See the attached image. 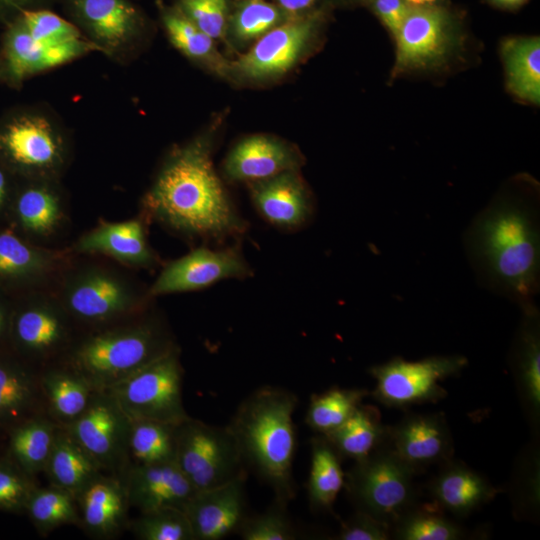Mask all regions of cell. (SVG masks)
<instances>
[{"mask_svg":"<svg viewBox=\"0 0 540 540\" xmlns=\"http://www.w3.org/2000/svg\"><path fill=\"white\" fill-rule=\"evenodd\" d=\"M536 187L515 181L472 220L463 245L479 284L517 304L536 307L540 288V210Z\"/></svg>","mask_w":540,"mask_h":540,"instance_id":"obj_1","label":"cell"},{"mask_svg":"<svg viewBox=\"0 0 540 540\" xmlns=\"http://www.w3.org/2000/svg\"><path fill=\"white\" fill-rule=\"evenodd\" d=\"M213 141L199 137L175 149L145 197L159 221L181 233L223 240L245 232L238 213L212 162Z\"/></svg>","mask_w":540,"mask_h":540,"instance_id":"obj_2","label":"cell"},{"mask_svg":"<svg viewBox=\"0 0 540 540\" xmlns=\"http://www.w3.org/2000/svg\"><path fill=\"white\" fill-rule=\"evenodd\" d=\"M296 395L281 387L263 386L238 406L227 428L244 465L250 467L285 506L296 495L293 463L297 434L293 414Z\"/></svg>","mask_w":540,"mask_h":540,"instance_id":"obj_3","label":"cell"},{"mask_svg":"<svg viewBox=\"0 0 540 540\" xmlns=\"http://www.w3.org/2000/svg\"><path fill=\"white\" fill-rule=\"evenodd\" d=\"M174 347L152 323L109 330L82 342L73 354V370L95 390H108Z\"/></svg>","mask_w":540,"mask_h":540,"instance_id":"obj_4","label":"cell"},{"mask_svg":"<svg viewBox=\"0 0 540 540\" xmlns=\"http://www.w3.org/2000/svg\"><path fill=\"white\" fill-rule=\"evenodd\" d=\"M417 471L384 446L345 473L347 493L362 511L390 528L416 505Z\"/></svg>","mask_w":540,"mask_h":540,"instance_id":"obj_5","label":"cell"},{"mask_svg":"<svg viewBox=\"0 0 540 540\" xmlns=\"http://www.w3.org/2000/svg\"><path fill=\"white\" fill-rule=\"evenodd\" d=\"M394 40L392 79L447 68L465 46L460 21L446 6L411 8Z\"/></svg>","mask_w":540,"mask_h":540,"instance_id":"obj_6","label":"cell"},{"mask_svg":"<svg viewBox=\"0 0 540 540\" xmlns=\"http://www.w3.org/2000/svg\"><path fill=\"white\" fill-rule=\"evenodd\" d=\"M183 368L176 347L108 391L129 419L179 425L190 416L183 405Z\"/></svg>","mask_w":540,"mask_h":540,"instance_id":"obj_7","label":"cell"},{"mask_svg":"<svg viewBox=\"0 0 540 540\" xmlns=\"http://www.w3.org/2000/svg\"><path fill=\"white\" fill-rule=\"evenodd\" d=\"M175 462L196 491L246 474L237 444L227 428L189 417L176 427Z\"/></svg>","mask_w":540,"mask_h":540,"instance_id":"obj_8","label":"cell"},{"mask_svg":"<svg viewBox=\"0 0 540 540\" xmlns=\"http://www.w3.org/2000/svg\"><path fill=\"white\" fill-rule=\"evenodd\" d=\"M467 363L462 355L431 356L417 361L394 357L368 369L376 380L370 394L381 404L395 408L437 402L447 395L441 382L458 375Z\"/></svg>","mask_w":540,"mask_h":540,"instance_id":"obj_9","label":"cell"},{"mask_svg":"<svg viewBox=\"0 0 540 540\" xmlns=\"http://www.w3.org/2000/svg\"><path fill=\"white\" fill-rule=\"evenodd\" d=\"M320 18L306 14L288 20L255 41L236 60L229 62V77L247 81L278 78L289 72L312 44Z\"/></svg>","mask_w":540,"mask_h":540,"instance_id":"obj_10","label":"cell"},{"mask_svg":"<svg viewBox=\"0 0 540 540\" xmlns=\"http://www.w3.org/2000/svg\"><path fill=\"white\" fill-rule=\"evenodd\" d=\"M61 427L88 452L101 469L124 472L129 466L130 419L108 391L95 390L84 412Z\"/></svg>","mask_w":540,"mask_h":540,"instance_id":"obj_11","label":"cell"},{"mask_svg":"<svg viewBox=\"0 0 540 540\" xmlns=\"http://www.w3.org/2000/svg\"><path fill=\"white\" fill-rule=\"evenodd\" d=\"M251 274L252 269L238 246L200 247L169 263L153 283L150 294L199 290L224 279L246 278Z\"/></svg>","mask_w":540,"mask_h":540,"instance_id":"obj_12","label":"cell"},{"mask_svg":"<svg viewBox=\"0 0 540 540\" xmlns=\"http://www.w3.org/2000/svg\"><path fill=\"white\" fill-rule=\"evenodd\" d=\"M246 474L196 491L184 507L194 540H220L237 533L246 514Z\"/></svg>","mask_w":540,"mask_h":540,"instance_id":"obj_13","label":"cell"},{"mask_svg":"<svg viewBox=\"0 0 540 540\" xmlns=\"http://www.w3.org/2000/svg\"><path fill=\"white\" fill-rule=\"evenodd\" d=\"M386 446L417 472L453 455L450 429L440 413L407 414L395 426H389Z\"/></svg>","mask_w":540,"mask_h":540,"instance_id":"obj_14","label":"cell"},{"mask_svg":"<svg viewBox=\"0 0 540 540\" xmlns=\"http://www.w3.org/2000/svg\"><path fill=\"white\" fill-rule=\"evenodd\" d=\"M253 204L271 225L294 230L306 224L314 205L309 189L298 170H288L272 177L248 183Z\"/></svg>","mask_w":540,"mask_h":540,"instance_id":"obj_15","label":"cell"},{"mask_svg":"<svg viewBox=\"0 0 540 540\" xmlns=\"http://www.w3.org/2000/svg\"><path fill=\"white\" fill-rule=\"evenodd\" d=\"M0 152L16 166L46 172L62 159V141L44 117L26 115L12 119L0 130Z\"/></svg>","mask_w":540,"mask_h":540,"instance_id":"obj_16","label":"cell"},{"mask_svg":"<svg viewBox=\"0 0 540 540\" xmlns=\"http://www.w3.org/2000/svg\"><path fill=\"white\" fill-rule=\"evenodd\" d=\"M129 505L140 513L162 508L184 510L196 490L174 461L129 465L123 472Z\"/></svg>","mask_w":540,"mask_h":540,"instance_id":"obj_17","label":"cell"},{"mask_svg":"<svg viewBox=\"0 0 540 540\" xmlns=\"http://www.w3.org/2000/svg\"><path fill=\"white\" fill-rule=\"evenodd\" d=\"M302 156L287 142L264 134L247 136L227 154L223 170L234 182L251 183L288 170H299Z\"/></svg>","mask_w":540,"mask_h":540,"instance_id":"obj_18","label":"cell"},{"mask_svg":"<svg viewBox=\"0 0 540 540\" xmlns=\"http://www.w3.org/2000/svg\"><path fill=\"white\" fill-rule=\"evenodd\" d=\"M70 8L91 42L104 52L122 49L142 27V17L129 0H70Z\"/></svg>","mask_w":540,"mask_h":540,"instance_id":"obj_19","label":"cell"},{"mask_svg":"<svg viewBox=\"0 0 540 540\" xmlns=\"http://www.w3.org/2000/svg\"><path fill=\"white\" fill-rule=\"evenodd\" d=\"M66 305L81 320L103 322L131 311L136 301L118 278L105 272H91L71 284L66 293Z\"/></svg>","mask_w":540,"mask_h":540,"instance_id":"obj_20","label":"cell"},{"mask_svg":"<svg viewBox=\"0 0 540 540\" xmlns=\"http://www.w3.org/2000/svg\"><path fill=\"white\" fill-rule=\"evenodd\" d=\"M80 522L93 537L111 538L127 525L129 502L123 480L101 474L76 498Z\"/></svg>","mask_w":540,"mask_h":540,"instance_id":"obj_21","label":"cell"},{"mask_svg":"<svg viewBox=\"0 0 540 540\" xmlns=\"http://www.w3.org/2000/svg\"><path fill=\"white\" fill-rule=\"evenodd\" d=\"M429 484L435 502L457 516H466L490 502L497 489L463 463L447 460Z\"/></svg>","mask_w":540,"mask_h":540,"instance_id":"obj_22","label":"cell"},{"mask_svg":"<svg viewBox=\"0 0 540 540\" xmlns=\"http://www.w3.org/2000/svg\"><path fill=\"white\" fill-rule=\"evenodd\" d=\"M101 470L88 452L60 426L44 469L50 485L65 490L76 500L102 474Z\"/></svg>","mask_w":540,"mask_h":540,"instance_id":"obj_23","label":"cell"},{"mask_svg":"<svg viewBox=\"0 0 540 540\" xmlns=\"http://www.w3.org/2000/svg\"><path fill=\"white\" fill-rule=\"evenodd\" d=\"M508 91L520 101L540 103V38L515 36L500 45Z\"/></svg>","mask_w":540,"mask_h":540,"instance_id":"obj_24","label":"cell"},{"mask_svg":"<svg viewBox=\"0 0 540 540\" xmlns=\"http://www.w3.org/2000/svg\"><path fill=\"white\" fill-rule=\"evenodd\" d=\"M77 249L103 253L134 265H149L154 259L146 242L144 228L137 220L103 224L83 236Z\"/></svg>","mask_w":540,"mask_h":540,"instance_id":"obj_25","label":"cell"},{"mask_svg":"<svg viewBox=\"0 0 540 540\" xmlns=\"http://www.w3.org/2000/svg\"><path fill=\"white\" fill-rule=\"evenodd\" d=\"M388 430L376 407L360 404L342 425L323 436L342 459L356 462L386 446Z\"/></svg>","mask_w":540,"mask_h":540,"instance_id":"obj_26","label":"cell"},{"mask_svg":"<svg viewBox=\"0 0 540 540\" xmlns=\"http://www.w3.org/2000/svg\"><path fill=\"white\" fill-rule=\"evenodd\" d=\"M523 318L512 349V366L521 397L530 414L538 416L540 406L539 312H522Z\"/></svg>","mask_w":540,"mask_h":540,"instance_id":"obj_27","label":"cell"},{"mask_svg":"<svg viewBox=\"0 0 540 540\" xmlns=\"http://www.w3.org/2000/svg\"><path fill=\"white\" fill-rule=\"evenodd\" d=\"M40 387L50 415L60 426H66L78 418L87 408L95 389L80 374L55 370L43 375Z\"/></svg>","mask_w":540,"mask_h":540,"instance_id":"obj_28","label":"cell"},{"mask_svg":"<svg viewBox=\"0 0 540 540\" xmlns=\"http://www.w3.org/2000/svg\"><path fill=\"white\" fill-rule=\"evenodd\" d=\"M341 461L340 455L323 435L312 438L307 491L314 510L332 513L335 500L345 485Z\"/></svg>","mask_w":540,"mask_h":540,"instance_id":"obj_29","label":"cell"},{"mask_svg":"<svg viewBox=\"0 0 540 540\" xmlns=\"http://www.w3.org/2000/svg\"><path fill=\"white\" fill-rule=\"evenodd\" d=\"M40 380L17 364L0 361V425L10 426L36 416Z\"/></svg>","mask_w":540,"mask_h":540,"instance_id":"obj_30","label":"cell"},{"mask_svg":"<svg viewBox=\"0 0 540 540\" xmlns=\"http://www.w3.org/2000/svg\"><path fill=\"white\" fill-rule=\"evenodd\" d=\"M58 428L51 420L39 415L12 427L10 459L31 476L44 472Z\"/></svg>","mask_w":540,"mask_h":540,"instance_id":"obj_31","label":"cell"},{"mask_svg":"<svg viewBox=\"0 0 540 540\" xmlns=\"http://www.w3.org/2000/svg\"><path fill=\"white\" fill-rule=\"evenodd\" d=\"M14 337L26 352L44 356L64 342L67 329L63 318L48 306H32L21 311L14 320Z\"/></svg>","mask_w":540,"mask_h":540,"instance_id":"obj_32","label":"cell"},{"mask_svg":"<svg viewBox=\"0 0 540 540\" xmlns=\"http://www.w3.org/2000/svg\"><path fill=\"white\" fill-rule=\"evenodd\" d=\"M162 22L172 45L188 58L201 62L221 77L229 74V61L216 49L214 39L202 32L181 11L163 9Z\"/></svg>","mask_w":540,"mask_h":540,"instance_id":"obj_33","label":"cell"},{"mask_svg":"<svg viewBox=\"0 0 540 540\" xmlns=\"http://www.w3.org/2000/svg\"><path fill=\"white\" fill-rule=\"evenodd\" d=\"M176 427L160 421L130 419L129 465H147L175 460Z\"/></svg>","mask_w":540,"mask_h":540,"instance_id":"obj_34","label":"cell"},{"mask_svg":"<svg viewBox=\"0 0 540 540\" xmlns=\"http://www.w3.org/2000/svg\"><path fill=\"white\" fill-rule=\"evenodd\" d=\"M369 394L366 389L338 387L313 394L305 422L318 434L325 435L342 425Z\"/></svg>","mask_w":540,"mask_h":540,"instance_id":"obj_35","label":"cell"},{"mask_svg":"<svg viewBox=\"0 0 540 540\" xmlns=\"http://www.w3.org/2000/svg\"><path fill=\"white\" fill-rule=\"evenodd\" d=\"M293 18L278 5L265 0H241L230 18L227 31L236 44L243 45L258 40Z\"/></svg>","mask_w":540,"mask_h":540,"instance_id":"obj_36","label":"cell"},{"mask_svg":"<svg viewBox=\"0 0 540 540\" xmlns=\"http://www.w3.org/2000/svg\"><path fill=\"white\" fill-rule=\"evenodd\" d=\"M25 512L42 534L62 525L80 522L75 498L53 485L37 487L27 501Z\"/></svg>","mask_w":540,"mask_h":540,"instance_id":"obj_37","label":"cell"},{"mask_svg":"<svg viewBox=\"0 0 540 540\" xmlns=\"http://www.w3.org/2000/svg\"><path fill=\"white\" fill-rule=\"evenodd\" d=\"M391 535L401 540H455L463 531L435 509L415 505L392 526Z\"/></svg>","mask_w":540,"mask_h":540,"instance_id":"obj_38","label":"cell"},{"mask_svg":"<svg viewBox=\"0 0 540 540\" xmlns=\"http://www.w3.org/2000/svg\"><path fill=\"white\" fill-rule=\"evenodd\" d=\"M52 257L34 248L10 231L0 232V277L27 278L45 273Z\"/></svg>","mask_w":540,"mask_h":540,"instance_id":"obj_39","label":"cell"},{"mask_svg":"<svg viewBox=\"0 0 540 540\" xmlns=\"http://www.w3.org/2000/svg\"><path fill=\"white\" fill-rule=\"evenodd\" d=\"M16 212L21 225L39 235L52 232L62 214L58 197L44 186L25 189L17 199Z\"/></svg>","mask_w":540,"mask_h":540,"instance_id":"obj_40","label":"cell"},{"mask_svg":"<svg viewBox=\"0 0 540 540\" xmlns=\"http://www.w3.org/2000/svg\"><path fill=\"white\" fill-rule=\"evenodd\" d=\"M43 45L26 30L20 16L11 21L5 36V61L9 76L14 81L41 72Z\"/></svg>","mask_w":540,"mask_h":540,"instance_id":"obj_41","label":"cell"},{"mask_svg":"<svg viewBox=\"0 0 540 540\" xmlns=\"http://www.w3.org/2000/svg\"><path fill=\"white\" fill-rule=\"evenodd\" d=\"M129 527L140 540H194L189 521L184 511L178 508L140 513Z\"/></svg>","mask_w":540,"mask_h":540,"instance_id":"obj_42","label":"cell"},{"mask_svg":"<svg viewBox=\"0 0 540 540\" xmlns=\"http://www.w3.org/2000/svg\"><path fill=\"white\" fill-rule=\"evenodd\" d=\"M237 533L244 540L296 539V531L286 513V507L278 503L262 514L247 516Z\"/></svg>","mask_w":540,"mask_h":540,"instance_id":"obj_43","label":"cell"},{"mask_svg":"<svg viewBox=\"0 0 540 540\" xmlns=\"http://www.w3.org/2000/svg\"><path fill=\"white\" fill-rule=\"evenodd\" d=\"M19 16L30 36L40 44H54L82 37L76 26L48 10L29 9Z\"/></svg>","mask_w":540,"mask_h":540,"instance_id":"obj_44","label":"cell"},{"mask_svg":"<svg viewBox=\"0 0 540 540\" xmlns=\"http://www.w3.org/2000/svg\"><path fill=\"white\" fill-rule=\"evenodd\" d=\"M36 488L33 476L14 461L10 458L0 460V510L25 512L27 501Z\"/></svg>","mask_w":540,"mask_h":540,"instance_id":"obj_45","label":"cell"},{"mask_svg":"<svg viewBox=\"0 0 540 540\" xmlns=\"http://www.w3.org/2000/svg\"><path fill=\"white\" fill-rule=\"evenodd\" d=\"M178 9L212 39H222L226 36L228 26L226 0H180Z\"/></svg>","mask_w":540,"mask_h":540,"instance_id":"obj_46","label":"cell"},{"mask_svg":"<svg viewBox=\"0 0 540 540\" xmlns=\"http://www.w3.org/2000/svg\"><path fill=\"white\" fill-rule=\"evenodd\" d=\"M392 537L391 528L371 515L357 510L341 523L336 539L339 540H387Z\"/></svg>","mask_w":540,"mask_h":540,"instance_id":"obj_47","label":"cell"},{"mask_svg":"<svg viewBox=\"0 0 540 540\" xmlns=\"http://www.w3.org/2000/svg\"><path fill=\"white\" fill-rule=\"evenodd\" d=\"M366 1L375 16L394 38L411 8L404 0Z\"/></svg>","mask_w":540,"mask_h":540,"instance_id":"obj_48","label":"cell"},{"mask_svg":"<svg viewBox=\"0 0 540 540\" xmlns=\"http://www.w3.org/2000/svg\"><path fill=\"white\" fill-rule=\"evenodd\" d=\"M38 0H0V19H14L23 11L33 9Z\"/></svg>","mask_w":540,"mask_h":540,"instance_id":"obj_49","label":"cell"},{"mask_svg":"<svg viewBox=\"0 0 540 540\" xmlns=\"http://www.w3.org/2000/svg\"><path fill=\"white\" fill-rule=\"evenodd\" d=\"M278 6L293 17L306 15L317 0H275Z\"/></svg>","mask_w":540,"mask_h":540,"instance_id":"obj_50","label":"cell"},{"mask_svg":"<svg viewBox=\"0 0 540 540\" xmlns=\"http://www.w3.org/2000/svg\"><path fill=\"white\" fill-rule=\"evenodd\" d=\"M410 8L446 6L448 0H404Z\"/></svg>","mask_w":540,"mask_h":540,"instance_id":"obj_51","label":"cell"},{"mask_svg":"<svg viewBox=\"0 0 540 540\" xmlns=\"http://www.w3.org/2000/svg\"><path fill=\"white\" fill-rule=\"evenodd\" d=\"M527 0H489L493 5L504 9H515L523 5Z\"/></svg>","mask_w":540,"mask_h":540,"instance_id":"obj_52","label":"cell"},{"mask_svg":"<svg viewBox=\"0 0 540 540\" xmlns=\"http://www.w3.org/2000/svg\"><path fill=\"white\" fill-rule=\"evenodd\" d=\"M6 189V177L4 172L0 169V207L6 197Z\"/></svg>","mask_w":540,"mask_h":540,"instance_id":"obj_53","label":"cell"},{"mask_svg":"<svg viewBox=\"0 0 540 540\" xmlns=\"http://www.w3.org/2000/svg\"><path fill=\"white\" fill-rule=\"evenodd\" d=\"M6 328V317L3 308L0 306V339Z\"/></svg>","mask_w":540,"mask_h":540,"instance_id":"obj_54","label":"cell"},{"mask_svg":"<svg viewBox=\"0 0 540 540\" xmlns=\"http://www.w3.org/2000/svg\"><path fill=\"white\" fill-rule=\"evenodd\" d=\"M241 1V0H240Z\"/></svg>","mask_w":540,"mask_h":540,"instance_id":"obj_55","label":"cell"}]
</instances>
